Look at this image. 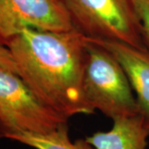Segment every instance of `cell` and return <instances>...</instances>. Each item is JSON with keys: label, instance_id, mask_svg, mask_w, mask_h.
Listing matches in <instances>:
<instances>
[{"label": "cell", "instance_id": "277c9868", "mask_svg": "<svg viewBox=\"0 0 149 149\" xmlns=\"http://www.w3.org/2000/svg\"><path fill=\"white\" fill-rule=\"evenodd\" d=\"M68 119L43 104L18 74L0 68V139L15 132L49 133Z\"/></svg>", "mask_w": 149, "mask_h": 149}, {"label": "cell", "instance_id": "30bf717a", "mask_svg": "<svg viewBox=\"0 0 149 149\" xmlns=\"http://www.w3.org/2000/svg\"><path fill=\"white\" fill-rule=\"evenodd\" d=\"M0 68L8 70L18 74L17 67L10 50L0 41Z\"/></svg>", "mask_w": 149, "mask_h": 149}, {"label": "cell", "instance_id": "ba28073f", "mask_svg": "<svg viewBox=\"0 0 149 149\" xmlns=\"http://www.w3.org/2000/svg\"><path fill=\"white\" fill-rule=\"evenodd\" d=\"M1 139L15 141L35 149H95L85 139L72 142L70 139L68 123L47 133L15 132L6 133Z\"/></svg>", "mask_w": 149, "mask_h": 149}, {"label": "cell", "instance_id": "5b68a950", "mask_svg": "<svg viewBox=\"0 0 149 149\" xmlns=\"http://www.w3.org/2000/svg\"><path fill=\"white\" fill-rule=\"evenodd\" d=\"M27 29L66 32L75 27L62 0H0V41L7 46Z\"/></svg>", "mask_w": 149, "mask_h": 149}, {"label": "cell", "instance_id": "3957f363", "mask_svg": "<svg viewBox=\"0 0 149 149\" xmlns=\"http://www.w3.org/2000/svg\"><path fill=\"white\" fill-rule=\"evenodd\" d=\"M75 29L85 37L146 49L131 0H62Z\"/></svg>", "mask_w": 149, "mask_h": 149}, {"label": "cell", "instance_id": "8992f818", "mask_svg": "<svg viewBox=\"0 0 149 149\" xmlns=\"http://www.w3.org/2000/svg\"><path fill=\"white\" fill-rule=\"evenodd\" d=\"M85 37L107 50L122 66L135 92L139 114L149 125V49L115 40Z\"/></svg>", "mask_w": 149, "mask_h": 149}, {"label": "cell", "instance_id": "6da1fadb", "mask_svg": "<svg viewBox=\"0 0 149 149\" xmlns=\"http://www.w3.org/2000/svg\"><path fill=\"white\" fill-rule=\"evenodd\" d=\"M7 47L18 75L43 104L67 118L95 113L84 91L87 49L83 33L27 29Z\"/></svg>", "mask_w": 149, "mask_h": 149}, {"label": "cell", "instance_id": "9c48e42d", "mask_svg": "<svg viewBox=\"0 0 149 149\" xmlns=\"http://www.w3.org/2000/svg\"><path fill=\"white\" fill-rule=\"evenodd\" d=\"M138 16L144 44L149 49V0H131Z\"/></svg>", "mask_w": 149, "mask_h": 149}, {"label": "cell", "instance_id": "7a4b0ae2", "mask_svg": "<svg viewBox=\"0 0 149 149\" xmlns=\"http://www.w3.org/2000/svg\"><path fill=\"white\" fill-rule=\"evenodd\" d=\"M87 59L84 91L92 108L112 120L139 114V108L127 75L107 50L85 36Z\"/></svg>", "mask_w": 149, "mask_h": 149}, {"label": "cell", "instance_id": "52a82bcc", "mask_svg": "<svg viewBox=\"0 0 149 149\" xmlns=\"http://www.w3.org/2000/svg\"><path fill=\"white\" fill-rule=\"evenodd\" d=\"M110 130L85 138L95 149H147L149 125L141 114L115 118Z\"/></svg>", "mask_w": 149, "mask_h": 149}]
</instances>
